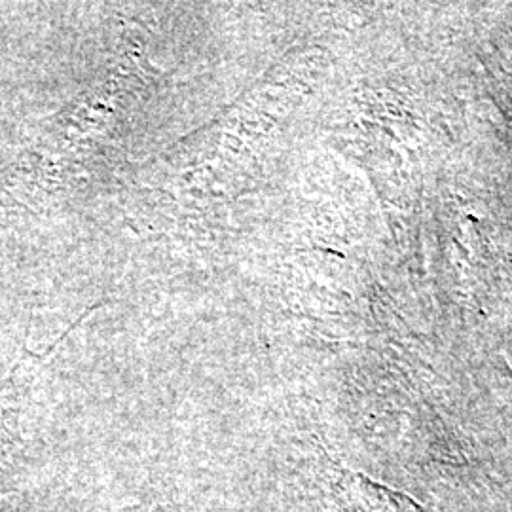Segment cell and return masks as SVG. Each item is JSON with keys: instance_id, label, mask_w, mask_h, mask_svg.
<instances>
[{"instance_id": "1", "label": "cell", "mask_w": 512, "mask_h": 512, "mask_svg": "<svg viewBox=\"0 0 512 512\" xmlns=\"http://www.w3.org/2000/svg\"><path fill=\"white\" fill-rule=\"evenodd\" d=\"M359 505L365 512H433L418 503L412 495L397 492L366 478L357 480Z\"/></svg>"}]
</instances>
